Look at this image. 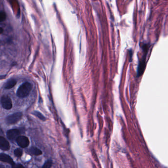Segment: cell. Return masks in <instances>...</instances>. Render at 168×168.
Segmentation results:
<instances>
[{
	"mask_svg": "<svg viewBox=\"0 0 168 168\" xmlns=\"http://www.w3.org/2000/svg\"><path fill=\"white\" fill-rule=\"evenodd\" d=\"M32 89V86L31 84L26 82L22 84L17 91V96L18 97L20 98H24L26 97L29 94Z\"/></svg>",
	"mask_w": 168,
	"mask_h": 168,
	"instance_id": "obj_1",
	"label": "cell"
},
{
	"mask_svg": "<svg viewBox=\"0 0 168 168\" xmlns=\"http://www.w3.org/2000/svg\"><path fill=\"white\" fill-rule=\"evenodd\" d=\"M22 114L20 112L14 113L11 115L6 118V122L7 124H13L17 123L21 119Z\"/></svg>",
	"mask_w": 168,
	"mask_h": 168,
	"instance_id": "obj_2",
	"label": "cell"
},
{
	"mask_svg": "<svg viewBox=\"0 0 168 168\" xmlns=\"http://www.w3.org/2000/svg\"><path fill=\"white\" fill-rule=\"evenodd\" d=\"M1 102L2 103V106L5 109L10 110L13 107V103L11 98L8 96H3L1 99Z\"/></svg>",
	"mask_w": 168,
	"mask_h": 168,
	"instance_id": "obj_3",
	"label": "cell"
},
{
	"mask_svg": "<svg viewBox=\"0 0 168 168\" xmlns=\"http://www.w3.org/2000/svg\"><path fill=\"white\" fill-rule=\"evenodd\" d=\"M19 135H20V131L16 129L9 130L6 133L7 137L9 140L11 141L16 140V139Z\"/></svg>",
	"mask_w": 168,
	"mask_h": 168,
	"instance_id": "obj_4",
	"label": "cell"
},
{
	"mask_svg": "<svg viewBox=\"0 0 168 168\" xmlns=\"http://www.w3.org/2000/svg\"><path fill=\"white\" fill-rule=\"evenodd\" d=\"M16 142L19 146L22 148H26L29 145V140L28 138L24 136H19L16 139Z\"/></svg>",
	"mask_w": 168,
	"mask_h": 168,
	"instance_id": "obj_5",
	"label": "cell"
},
{
	"mask_svg": "<svg viewBox=\"0 0 168 168\" xmlns=\"http://www.w3.org/2000/svg\"><path fill=\"white\" fill-rule=\"evenodd\" d=\"M10 148L9 142L5 138L0 136V149L3 150H8Z\"/></svg>",
	"mask_w": 168,
	"mask_h": 168,
	"instance_id": "obj_6",
	"label": "cell"
},
{
	"mask_svg": "<svg viewBox=\"0 0 168 168\" xmlns=\"http://www.w3.org/2000/svg\"><path fill=\"white\" fill-rule=\"evenodd\" d=\"M0 161L9 163L11 166L15 164L13 159L10 156L8 155L7 154H4V153L0 154Z\"/></svg>",
	"mask_w": 168,
	"mask_h": 168,
	"instance_id": "obj_7",
	"label": "cell"
},
{
	"mask_svg": "<svg viewBox=\"0 0 168 168\" xmlns=\"http://www.w3.org/2000/svg\"><path fill=\"white\" fill-rule=\"evenodd\" d=\"M16 81L14 79H9V80L5 84L4 87L6 89H11L15 86L16 84Z\"/></svg>",
	"mask_w": 168,
	"mask_h": 168,
	"instance_id": "obj_8",
	"label": "cell"
},
{
	"mask_svg": "<svg viewBox=\"0 0 168 168\" xmlns=\"http://www.w3.org/2000/svg\"><path fill=\"white\" fill-rule=\"evenodd\" d=\"M29 152L34 155L39 156L42 154V151L36 147L31 148L29 150Z\"/></svg>",
	"mask_w": 168,
	"mask_h": 168,
	"instance_id": "obj_9",
	"label": "cell"
},
{
	"mask_svg": "<svg viewBox=\"0 0 168 168\" xmlns=\"http://www.w3.org/2000/svg\"><path fill=\"white\" fill-rule=\"evenodd\" d=\"M33 114L35 115V116L37 117L39 119H40L41 120H43V121H45V117L43 115L41 114V113H40L38 111H35Z\"/></svg>",
	"mask_w": 168,
	"mask_h": 168,
	"instance_id": "obj_10",
	"label": "cell"
},
{
	"mask_svg": "<svg viewBox=\"0 0 168 168\" xmlns=\"http://www.w3.org/2000/svg\"><path fill=\"white\" fill-rule=\"evenodd\" d=\"M14 153L15 154V155L16 156H17L18 157H20L22 155V153H23V151H22V150L20 148H17L14 151Z\"/></svg>",
	"mask_w": 168,
	"mask_h": 168,
	"instance_id": "obj_11",
	"label": "cell"
},
{
	"mask_svg": "<svg viewBox=\"0 0 168 168\" xmlns=\"http://www.w3.org/2000/svg\"><path fill=\"white\" fill-rule=\"evenodd\" d=\"M52 161L51 160H47L46 161L42 168H50L52 166Z\"/></svg>",
	"mask_w": 168,
	"mask_h": 168,
	"instance_id": "obj_12",
	"label": "cell"
},
{
	"mask_svg": "<svg viewBox=\"0 0 168 168\" xmlns=\"http://www.w3.org/2000/svg\"><path fill=\"white\" fill-rule=\"evenodd\" d=\"M6 19V14L4 12H0V22H3Z\"/></svg>",
	"mask_w": 168,
	"mask_h": 168,
	"instance_id": "obj_13",
	"label": "cell"
},
{
	"mask_svg": "<svg viewBox=\"0 0 168 168\" xmlns=\"http://www.w3.org/2000/svg\"><path fill=\"white\" fill-rule=\"evenodd\" d=\"M12 168H24V167H23V165L20 164H14L12 165Z\"/></svg>",
	"mask_w": 168,
	"mask_h": 168,
	"instance_id": "obj_14",
	"label": "cell"
},
{
	"mask_svg": "<svg viewBox=\"0 0 168 168\" xmlns=\"http://www.w3.org/2000/svg\"><path fill=\"white\" fill-rule=\"evenodd\" d=\"M4 32V29L3 28L0 27V34H2V33Z\"/></svg>",
	"mask_w": 168,
	"mask_h": 168,
	"instance_id": "obj_15",
	"label": "cell"
},
{
	"mask_svg": "<svg viewBox=\"0 0 168 168\" xmlns=\"http://www.w3.org/2000/svg\"><path fill=\"white\" fill-rule=\"evenodd\" d=\"M6 77V75L0 76V79H4Z\"/></svg>",
	"mask_w": 168,
	"mask_h": 168,
	"instance_id": "obj_16",
	"label": "cell"
},
{
	"mask_svg": "<svg viewBox=\"0 0 168 168\" xmlns=\"http://www.w3.org/2000/svg\"><path fill=\"white\" fill-rule=\"evenodd\" d=\"M0 168H5V167L4 165H0Z\"/></svg>",
	"mask_w": 168,
	"mask_h": 168,
	"instance_id": "obj_17",
	"label": "cell"
}]
</instances>
